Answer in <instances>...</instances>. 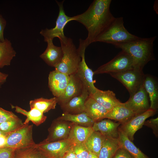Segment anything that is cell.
<instances>
[{"label": "cell", "instance_id": "cell-1", "mask_svg": "<svg viewBox=\"0 0 158 158\" xmlns=\"http://www.w3.org/2000/svg\"><path fill=\"white\" fill-rule=\"evenodd\" d=\"M111 0H94L84 13L72 17L86 28L88 35L84 40L87 47L109 26L115 17L110 10Z\"/></svg>", "mask_w": 158, "mask_h": 158}, {"label": "cell", "instance_id": "cell-2", "mask_svg": "<svg viewBox=\"0 0 158 158\" xmlns=\"http://www.w3.org/2000/svg\"><path fill=\"white\" fill-rule=\"evenodd\" d=\"M156 38H138L127 42L114 45L118 48L124 51L132 58L133 67L142 70L150 61L155 59L153 52V43Z\"/></svg>", "mask_w": 158, "mask_h": 158}, {"label": "cell", "instance_id": "cell-3", "mask_svg": "<svg viewBox=\"0 0 158 158\" xmlns=\"http://www.w3.org/2000/svg\"><path fill=\"white\" fill-rule=\"evenodd\" d=\"M61 42L63 55L55 70L69 75L75 74L81 60L79 52L72 40L65 35L58 37Z\"/></svg>", "mask_w": 158, "mask_h": 158}, {"label": "cell", "instance_id": "cell-4", "mask_svg": "<svg viewBox=\"0 0 158 158\" xmlns=\"http://www.w3.org/2000/svg\"><path fill=\"white\" fill-rule=\"evenodd\" d=\"M139 37L130 33L125 28L122 17L115 18L107 28L96 39L100 42L113 45L128 42Z\"/></svg>", "mask_w": 158, "mask_h": 158}, {"label": "cell", "instance_id": "cell-5", "mask_svg": "<svg viewBox=\"0 0 158 158\" xmlns=\"http://www.w3.org/2000/svg\"><path fill=\"white\" fill-rule=\"evenodd\" d=\"M33 125L27 124L13 132L6 134L5 147L14 149L23 148L35 145L32 137Z\"/></svg>", "mask_w": 158, "mask_h": 158}, {"label": "cell", "instance_id": "cell-6", "mask_svg": "<svg viewBox=\"0 0 158 158\" xmlns=\"http://www.w3.org/2000/svg\"><path fill=\"white\" fill-rule=\"evenodd\" d=\"M109 74L123 84L129 92L130 96L137 91L142 85L145 75L142 70L134 68Z\"/></svg>", "mask_w": 158, "mask_h": 158}, {"label": "cell", "instance_id": "cell-7", "mask_svg": "<svg viewBox=\"0 0 158 158\" xmlns=\"http://www.w3.org/2000/svg\"><path fill=\"white\" fill-rule=\"evenodd\" d=\"M133 67V60L130 55L121 50L114 57L101 66L94 72V74H110L125 71Z\"/></svg>", "mask_w": 158, "mask_h": 158}, {"label": "cell", "instance_id": "cell-8", "mask_svg": "<svg viewBox=\"0 0 158 158\" xmlns=\"http://www.w3.org/2000/svg\"><path fill=\"white\" fill-rule=\"evenodd\" d=\"M73 143L68 138L50 142L42 141L36 144V146L46 158H63Z\"/></svg>", "mask_w": 158, "mask_h": 158}, {"label": "cell", "instance_id": "cell-9", "mask_svg": "<svg viewBox=\"0 0 158 158\" xmlns=\"http://www.w3.org/2000/svg\"><path fill=\"white\" fill-rule=\"evenodd\" d=\"M86 47L82 45L79 46L78 49L81 57L77 71L75 73L82 83L87 91L89 95L94 94L97 88L94 85L93 80L94 72L87 65L85 59V52Z\"/></svg>", "mask_w": 158, "mask_h": 158}, {"label": "cell", "instance_id": "cell-10", "mask_svg": "<svg viewBox=\"0 0 158 158\" xmlns=\"http://www.w3.org/2000/svg\"><path fill=\"white\" fill-rule=\"evenodd\" d=\"M63 1L61 2L56 1L59 7V13L55 27L50 29L47 28L42 29L40 32V34L44 37V42L53 40L55 37L64 35L63 32L64 27L68 23L72 21V17L67 16L65 13L63 6Z\"/></svg>", "mask_w": 158, "mask_h": 158}, {"label": "cell", "instance_id": "cell-11", "mask_svg": "<svg viewBox=\"0 0 158 158\" xmlns=\"http://www.w3.org/2000/svg\"><path fill=\"white\" fill-rule=\"evenodd\" d=\"M73 123L58 118L52 122L48 129V135L42 141L50 142L68 138Z\"/></svg>", "mask_w": 158, "mask_h": 158}, {"label": "cell", "instance_id": "cell-12", "mask_svg": "<svg viewBox=\"0 0 158 158\" xmlns=\"http://www.w3.org/2000/svg\"><path fill=\"white\" fill-rule=\"evenodd\" d=\"M149 96L143 85L125 103L124 105L136 115L142 113L150 109Z\"/></svg>", "mask_w": 158, "mask_h": 158}, {"label": "cell", "instance_id": "cell-13", "mask_svg": "<svg viewBox=\"0 0 158 158\" xmlns=\"http://www.w3.org/2000/svg\"><path fill=\"white\" fill-rule=\"evenodd\" d=\"M156 112L157 110L150 109L142 113L135 116L127 122L122 124L119 128L133 142L135 132L142 127L147 118L154 115Z\"/></svg>", "mask_w": 158, "mask_h": 158}, {"label": "cell", "instance_id": "cell-14", "mask_svg": "<svg viewBox=\"0 0 158 158\" xmlns=\"http://www.w3.org/2000/svg\"><path fill=\"white\" fill-rule=\"evenodd\" d=\"M69 78V75L55 70L50 72L48 76V87L54 97L58 98L63 95Z\"/></svg>", "mask_w": 158, "mask_h": 158}, {"label": "cell", "instance_id": "cell-15", "mask_svg": "<svg viewBox=\"0 0 158 158\" xmlns=\"http://www.w3.org/2000/svg\"><path fill=\"white\" fill-rule=\"evenodd\" d=\"M69 76V81L63 94L57 98V103L60 105L80 95L85 87L75 74L70 75Z\"/></svg>", "mask_w": 158, "mask_h": 158}, {"label": "cell", "instance_id": "cell-16", "mask_svg": "<svg viewBox=\"0 0 158 158\" xmlns=\"http://www.w3.org/2000/svg\"><path fill=\"white\" fill-rule=\"evenodd\" d=\"M89 95L85 87L80 95L60 105L63 113L75 114L84 112L85 102Z\"/></svg>", "mask_w": 158, "mask_h": 158}, {"label": "cell", "instance_id": "cell-17", "mask_svg": "<svg viewBox=\"0 0 158 158\" xmlns=\"http://www.w3.org/2000/svg\"><path fill=\"white\" fill-rule=\"evenodd\" d=\"M47 47L40 57L48 65L54 67H56L61 61L63 55L61 47H58L53 43V40L47 41Z\"/></svg>", "mask_w": 158, "mask_h": 158}, {"label": "cell", "instance_id": "cell-18", "mask_svg": "<svg viewBox=\"0 0 158 158\" xmlns=\"http://www.w3.org/2000/svg\"><path fill=\"white\" fill-rule=\"evenodd\" d=\"M108 111L122 103L117 99L115 93L109 90H102L97 88L96 92L89 95Z\"/></svg>", "mask_w": 158, "mask_h": 158}, {"label": "cell", "instance_id": "cell-19", "mask_svg": "<svg viewBox=\"0 0 158 158\" xmlns=\"http://www.w3.org/2000/svg\"><path fill=\"white\" fill-rule=\"evenodd\" d=\"M84 112L96 122L104 118L108 111L89 95L85 102Z\"/></svg>", "mask_w": 158, "mask_h": 158}, {"label": "cell", "instance_id": "cell-20", "mask_svg": "<svg viewBox=\"0 0 158 158\" xmlns=\"http://www.w3.org/2000/svg\"><path fill=\"white\" fill-rule=\"evenodd\" d=\"M121 124L108 119L95 122L92 128L94 131H99L105 136L118 138V129Z\"/></svg>", "mask_w": 158, "mask_h": 158}, {"label": "cell", "instance_id": "cell-21", "mask_svg": "<svg viewBox=\"0 0 158 158\" xmlns=\"http://www.w3.org/2000/svg\"><path fill=\"white\" fill-rule=\"evenodd\" d=\"M142 85L150 99V109L157 110L158 103V87L157 80L154 77L151 75H145Z\"/></svg>", "mask_w": 158, "mask_h": 158}, {"label": "cell", "instance_id": "cell-22", "mask_svg": "<svg viewBox=\"0 0 158 158\" xmlns=\"http://www.w3.org/2000/svg\"><path fill=\"white\" fill-rule=\"evenodd\" d=\"M136 114L126 107L123 103L115 106L106 114L104 118H107L117 121L121 124L129 121Z\"/></svg>", "mask_w": 158, "mask_h": 158}, {"label": "cell", "instance_id": "cell-23", "mask_svg": "<svg viewBox=\"0 0 158 158\" xmlns=\"http://www.w3.org/2000/svg\"><path fill=\"white\" fill-rule=\"evenodd\" d=\"M121 147L118 138L105 136L98 158H112Z\"/></svg>", "mask_w": 158, "mask_h": 158}, {"label": "cell", "instance_id": "cell-24", "mask_svg": "<svg viewBox=\"0 0 158 158\" xmlns=\"http://www.w3.org/2000/svg\"><path fill=\"white\" fill-rule=\"evenodd\" d=\"M12 107L15 108L16 112L26 116V118L23 122L24 125L28 124L29 122L31 121L38 126L44 122L47 118L43 113L35 108H31L30 111H27L18 106H12Z\"/></svg>", "mask_w": 158, "mask_h": 158}, {"label": "cell", "instance_id": "cell-25", "mask_svg": "<svg viewBox=\"0 0 158 158\" xmlns=\"http://www.w3.org/2000/svg\"><path fill=\"white\" fill-rule=\"evenodd\" d=\"M118 132V139L121 147L126 150L133 158H149L135 145L119 127Z\"/></svg>", "mask_w": 158, "mask_h": 158}, {"label": "cell", "instance_id": "cell-26", "mask_svg": "<svg viewBox=\"0 0 158 158\" xmlns=\"http://www.w3.org/2000/svg\"><path fill=\"white\" fill-rule=\"evenodd\" d=\"M93 131L92 127H84L73 123L68 138L74 143H85Z\"/></svg>", "mask_w": 158, "mask_h": 158}, {"label": "cell", "instance_id": "cell-27", "mask_svg": "<svg viewBox=\"0 0 158 158\" xmlns=\"http://www.w3.org/2000/svg\"><path fill=\"white\" fill-rule=\"evenodd\" d=\"M16 54L10 41L5 38L4 41H0V68L10 65Z\"/></svg>", "mask_w": 158, "mask_h": 158}, {"label": "cell", "instance_id": "cell-28", "mask_svg": "<svg viewBox=\"0 0 158 158\" xmlns=\"http://www.w3.org/2000/svg\"><path fill=\"white\" fill-rule=\"evenodd\" d=\"M104 137L99 131H93L85 142L89 151L98 157Z\"/></svg>", "mask_w": 158, "mask_h": 158}, {"label": "cell", "instance_id": "cell-29", "mask_svg": "<svg viewBox=\"0 0 158 158\" xmlns=\"http://www.w3.org/2000/svg\"><path fill=\"white\" fill-rule=\"evenodd\" d=\"M58 118L69 122L81 126L92 127L95 121L89 117L84 112L80 114H72L63 113Z\"/></svg>", "mask_w": 158, "mask_h": 158}, {"label": "cell", "instance_id": "cell-30", "mask_svg": "<svg viewBox=\"0 0 158 158\" xmlns=\"http://www.w3.org/2000/svg\"><path fill=\"white\" fill-rule=\"evenodd\" d=\"M57 99L54 97L50 99L41 97L31 100L29 104L30 109L35 108L44 113L55 108Z\"/></svg>", "mask_w": 158, "mask_h": 158}, {"label": "cell", "instance_id": "cell-31", "mask_svg": "<svg viewBox=\"0 0 158 158\" xmlns=\"http://www.w3.org/2000/svg\"><path fill=\"white\" fill-rule=\"evenodd\" d=\"M12 158H46L36 146L15 149Z\"/></svg>", "mask_w": 158, "mask_h": 158}, {"label": "cell", "instance_id": "cell-32", "mask_svg": "<svg viewBox=\"0 0 158 158\" xmlns=\"http://www.w3.org/2000/svg\"><path fill=\"white\" fill-rule=\"evenodd\" d=\"M24 125L18 117L0 123V130L5 134L9 133L19 129Z\"/></svg>", "mask_w": 158, "mask_h": 158}, {"label": "cell", "instance_id": "cell-33", "mask_svg": "<svg viewBox=\"0 0 158 158\" xmlns=\"http://www.w3.org/2000/svg\"><path fill=\"white\" fill-rule=\"evenodd\" d=\"M77 158H87L89 152L85 143H73L71 147Z\"/></svg>", "mask_w": 158, "mask_h": 158}, {"label": "cell", "instance_id": "cell-34", "mask_svg": "<svg viewBox=\"0 0 158 158\" xmlns=\"http://www.w3.org/2000/svg\"><path fill=\"white\" fill-rule=\"evenodd\" d=\"M17 117L12 112L5 110L0 107V123Z\"/></svg>", "mask_w": 158, "mask_h": 158}, {"label": "cell", "instance_id": "cell-35", "mask_svg": "<svg viewBox=\"0 0 158 158\" xmlns=\"http://www.w3.org/2000/svg\"><path fill=\"white\" fill-rule=\"evenodd\" d=\"M144 125L151 128L154 134L157 137L158 135V118H152L145 121Z\"/></svg>", "mask_w": 158, "mask_h": 158}, {"label": "cell", "instance_id": "cell-36", "mask_svg": "<svg viewBox=\"0 0 158 158\" xmlns=\"http://www.w3.org/2000/svg\"><path fill=\"white\" fill-rule=\"evenodd\" d=\"M15 150L8 147L0 148V158H12Z\"/></svg>", "mask_w": 158, "mask_h": 158}, {"label": "cell", "instance_id": "cell-37", "mask_svg": "<svg viewBox=\"0 0 158 158\" xmlns=\"http://www.w3.org/2000/svg\"><path fill=\"white\" fill-rule=\"evenodd\" d=\"M112 158H133L125 149L121 147L119 148Z\"/></svg>", "mask_w": 158, "mask_h": 158}, {"label": "cell", "instance_id": "cell-38", "mask_svg": "<svg viewBox=\"0 0 158 158\" xmlns=\"http://www.w3.org/2000/svg\"><path fill=\"white\" fill-rule=\"evenodd\" d=\"M6 25V21L0 14V41H4V30Z\"/></svg>", "mask_w": 158, "mask_h": 158}, {"label": "cell", "instance_id": "cell-39", "mask_svg": "<svg viewBox=\"0 0 158 158\" xmlns=\"http://www.w3.org/2000/svg\"><path fill=\"white\" fill-rule=\"evenodd\" d=\"M71 147L66 152L63 158H77Z\"/></svg>", "mask_w": 158, "mask_h": 158}, {"label": "cell", "instance_id": "cell-40", "mask_svg": "<svg viewBox=\"0 0 158 158\" xmlns=\"http://www.w3.org/2000/svg\"><path fill=\"white\" fill-rule=\"evenodd\" d=\"M6 141V134H3L0 136V148L5 147Z\"/></svg>", "mask_w": 158, "mask_h": 158}, {"label": "cell", "instance_id": "cell-41", "mask_svg": "<svg viewBox=\"0 0 158 158\" xmlns=\"http://www.w3.org/2000/svg\"><path fill=\"white\" fill-rule=\"evenodd\" d=\"M8 76V74L0 72V86L6 81Z\"/></svg>", "mask_w": 158, "mask_h": 158}, {"label": "cell", "instance_id": "cell-42", "mask_svg": "<svg viewBox=\"0 0 158 158\" xmlns=\"http://www.w3.org/2000/svg\"><path fill=\"white\" fill-rule=\"evenodd\" d=\"M87 158H98V156L94 154L89 152Z\"/></svg>", "mask_w": 158, "mask_h": 158}, {"label": "cell", "instance_id": "cell-43", "mask_svg": "<svg viewBox=\"0 0 158 158\" xmlns=\"http://www.w3.org/2000/svg\"><path fill=\"white\" fill-rule=\"evenodd\" d=\"M4 134V133H3L2 132H1L0 130V136L1 135H2V134Z\"/></svg>", "mask_w": 158, "mask_h": 158}]
</instances>
